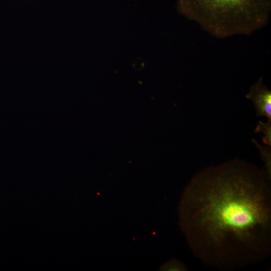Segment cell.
Masks as SVG:
<instances>
[{
    "label": "cell",
    "mask_w": 271,
    "mask_h": 271,
    "mask_svg": "<svg viewBox=\"0 0 271 271\" xmlns=\"http://www.w3.org/2000/svg\"><path fill=\"white\" fill-rule=\"evenodd\" d=\"M271 177L236 159L205 169L185 188L179 223L193 254L232 270L271 253Z\"/></svg>",
    "instance_id": "1"
},
{
    "label": "cell",
    "mask_w": 271,
    "mask_h": 271,
    "mask_svg": "<svg viewBox=\"0 0 271 271\" xmlns=\"http://www.w3.org/2000/svg\"><path fill=\"white\" fill-rule=\"evenodd\" d=\"M180 13L213 36L249 35L265 26L271 0H178Z\"/></svg>",
    "instance_id": "2"
},
{
    "label": "cell",
    "mask_w": 271,
    "mask_h": 271,
    "mask_svg": "<svg viewBox=\"0 0 271 271\" xmlns=\"http://www.w3.org/2000/svg\"><path fill=\"white\" fill-rule=\"evenodd\" d=\"M246 97L254 105L257 116L266 117L271 121V91L263 84L262 78L251 86Z\"/></svg>",
    "instance_id": "3"
},
{
    "label": "cell",
    "mask_w": 271,
    "mask_h": 271,
    "mask_svg": "<svg viewBox=\"0 0 271 271\" xmlns=\"http://www.w3.org/2000/svg\"><path fill=\"white\" fill-rule=\"evenodd\" d=\"M252 143L257 148L262 161L264 162L263 168L267 174L271 177V149L270 146L260 144L255 139L252 140Z\"/></svg>",
    "instance_id": "4"
},
{
    "label": "cell",
    "mask_w": 271,
    "mask_h": 271,
    "mask_svg": "<svg viewBox=\"0 0 271 271\" xmlns=\"http://www.w3.org/2000/svg\"><path fill=\"white\" fill-rule=\"evenodd\" d=\"M255 132H262V140L265 145L271 146V121H259L255 129Z\"/></svg>",
    "instance_id": "5"
},
{
    "label": "cell",
    "mask_w": 271,
    "mask_h": 271,
    "mask_svg": "<svg viewBox=\"0 0 271 271\" xmlns=\"http://www.w3.org/2000/svg\"><path fill=\"white\" fill-rule=\"evenodd\" d=\"M160 270H187L186 265L181 261L172 259L165 262L160 268Z\"/></svg>",
    "instance_id": "6"
}]
</instances>
